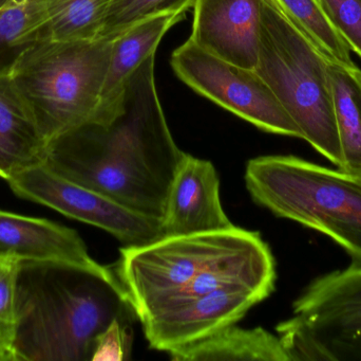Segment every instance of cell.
Listing matches in <instances>:
<instances>
[{
    "instance_id": "obj_6",
    "label": "cell",
    "mask_w": 361,
    "mask_h": 361,
    "mask_svg": "<svg viewBox=\"0 0 361 361\" xmlns=\"http://www.w3.org/2000/svg\"><path fill=\"white\" fill-rule=\"evenodd\" d=\"M260 235L228 230L164 237L124 247L114 269L137 316L152 303L184 288L231 256L262 243Z\"/></svg>"
},
{
    "instance_id": "obj_9",
    "label": "cell",
    "mask_w": 361,
    "mask_h": 361,
    "mask_svg": "<svg viewBox=\"0 0 361 361\" xmlns=\"http://www.w3.org/2000/svg\"><path fill=\"white\" fill-rule=\"evenodd\" d=\"M8 184L16 196L103 229L125 247L146 245L165 237L160 220L137 213L101 193L53 173L44 165L18 174Z\"/></svg>"
},
{
    "instance_id": "obj_8",
    "label": "cell",
    "mask_w": 361,
    "mask_h": 361,
    "mask_svg": "<svg viewBox=\"0 0 361 361\" xmlns=\"http://www.w3.org/2000/svg\"><path fill=\"white\" fill-rule=\"evenodd\" d=\"M171 67L192 90L267 133L302 139L269 85L256 70L219 59L187 40L171 55Z\"/></svg>"
},
{
    "instance_id": "obj_26",
    "label": "cell",
    "mask_w": 361,
    "mask_h": 361,
    "mask_svg": "<svg viewBox=\"0 0 361 361\" xmlns=\"http://www.w3.org/2000/svg\"><path fill=\"white\" fill-rule=\"evenodd\" d=\"M0 6H1V4H0Z\"/></svg>"
},
{
    "instance_id": "obj_12",
    "label": "cell",
    "mask_w": 361,
    "mask_h": 361,
    "mask_svg": "<svg viewBox=\"0 0 361 361\" xmlns=\"http://www.w3.org/2000/svg\"><path fill=\"white\" fill-rule=\"evenodd\" d=\"M161 222L165 237L235 228L223 210L220 180L210 161L184 153Z\"/></svg>"
},
{
    "instance_id": "obj_20",
    "label": "cell",
    "mask_w": 361,
    "mask_h": 361,
    "mask_svg": "<svg viewBox=\"0 0 361 361\" xmlns=\"http://www.w3.org/2000/svg\"><path fill=\"white\" fill-rule=\"evenodd\" d=\"M329 61L352 65L351 48L318 0H274Z\"/></svg>"
},
{
    "instance_id": "obj_13",
    "label": "cell",
    "mask_w": 361,
    "mask_h": 361,
    "mask_svg": "<svg viewBox=\"0 0 361 361\" xmlns=\"http://www.w3.org/2000/svg\"><path fill=\"white\" fill-rule=\"evenodd\" d=\"M185 15L186 12L157 15L135 23L114 37L101 102L90 123L107 124L120 114L133 76L152 55L156 54L165 34L183 20Z\"/></svg>"
},
{
    "instance_id": "obj_25",
    "label": "cell",
    "mask_w": 361,
    "mask_h": 361,
    "mask_svg": "<svg viewBox=\"0 0 361 361\" xmlns=\"http://www.w3.org/2000/svg\"><path fill=\"white\" fill-rule=\"evenodd\" d=\"M2 1H4V0H0V4H1Z\"/></svg>"
},
{
    "instance_id": "obj_16",
    "label": "cell",
    "mask_w": 361,
    "mask_h": 361,
    "mask_svg": "<svg viewBox=\"0 0 361 361\" xmlns=\"http://www.w3.org/2000/svg\"><path fill=\"white\" fill-rule=\"evenodd\" d=\"M175 361H288L278 335L233 324L207 338L169 352Z\"/></svg>"
},
{
    "instance_id": "obj_15",
    "label": "cell",
    "mask_w": 361,
    "mask_h": 361,
    "mask_svg": "<svg viewBox=\"0 0 361 361\" xmlns=\"http://www.w3.org/2000/svg\"><path fill=\"white\" fill-rule=\"evenodd\" d=\"M46 140L19 93L12 70H0V178L12 179L44 165Z\"/></svg>"
},
{
    "instance_id": "obj_22",
    "label": "cell",
    "mask_w": 361,
    "mask_h": 361,
    "mask_svg": "<svg viewBox=\"0 0 361 361\" xmlns=\"http://www.w3.org/2000/svg\"><path fill=\"white\" fill-rule=\"evenodd\" d=\"M20 259L0 256V361H17L16 288Z\"/></svg>"
},
{
    "instance_id": "obj_4",
    "label": "cell",
    "mask_w": 361,
    "mask_h": 361,
    "mask_svg": "<svg viewBox=\"0 0 361 361\" xmlns=\"http://www.w3.org/2000/svg\"><path fill=\"white\" fill-rule=\"evenodd\" d=\"M114 38L42 40L12 66L13 78L47 143L90 123L101 102Z\"/></svg>"
},
{
    "instance_id": "obj_19",
    "label": "cell",
    "mask_w": 361,
    "mask_h": 361,
    "mask_svg": "<svg viewBox=\"0 0 361 361\" xmlns=\"http://www.w3.org/2000/svg\"><path fill=\"white\" fill-rule=\"evenodd\" d=\"M44 0H4L0 6V70L12 68L19 55L39 40Z\"/></svg>"
},
{
    "instance_id": "obj_3",
    "label": "cell",
    "mask_w": 361,
    "mask_h": 361,
    "mask_svg": "<svg viewBox=\"0 0 361 361\" xmlns=\"http://www.w3.org/2000/svg\"><path fill=\"white\" fill-rule=\"evenodd\" d=\"M245 184L255 203L278 218L331 237L361 266V177L290 155L250 159Z\"/></svg>"
},
{
    "instance_id": "obj_11",
    "label": "cell",
    "mask_w": 361,
    "mask_h": 361,
    "mask_svg": "<svg viewBox=\"0 0 361 361\" xmlns=\"http://www.w3.org/2000/svg\"><path fill=\"white\" fill-rule=\"evenodd\" d=\"M262 0H195L189 40L246 69L258 65Z\"/></svg>"
},
{
    "instance_id": "obj_5",
    "label": "cell",
    "mask_w": 361,
    "mask_h": 361,
    "mask_svg": "<svg viewBox=\"0 0 361 361\" xmlns=\"http://www.w3.org/2000/svg\"><path fill=\"white\" fill-rule=\"evenodd\" d=\"M256 72L275 93L302 139L335 167L343 165L329 59L274 0H262Z\"/></svg>"
},
{
    "instance_id": "obj_14",
    "label": "cell",
    "mask_w": 361,
    "mask_h": 361,
    "mask_svg": "<svg viewBox=\"0 0 361 361\" xmlns=\"http://www.w3.org/2000/svg\"><path fill=\"white\" fill-rule=\"evenodd\" d=\"M0 256H14L21 261L71 263L95 271L108 269L91 258L86 244L74 229L2 210Z\"/></svg>"
},
{
    "instance_id": "obj_18",
    "label": "cell",
    "mask_w": 361,
    "mask_h": 361,
    "mask_svg": "<svg viewBox=\"0 0 361 361\" xmlns=\"http://www.w3.org/2000/svg\"><path fill=\"white\" fill-rule=\"evenodd\" d=\"M112 4L114 0H44L38 42L99 37Z\"/></svg>"
},
{
    "instance_id": "obj_1",
    "label": "cell",
    "mask_w": 361,
    "mask_h": 361,
    "mask_svg": "<svg viewBox=\"0 0 361 361\" xmlns=\"http://www.w3.org/2000/svg\"><path fill=\"white\" fill-rule=\"evenodd\" d=\"M154 63L156 54L139 68L114 120L87 123L49 142L44 165L137 213L162 220L184 152L161 106Z\"/></svg>"
},
{
    "instance_id": "obj_23",
    "label": "cell",
    "mask_w": 361,
    "mask_h": 361,
    "mask_svg": "<svg viewBox=\"0 0 361 361\" xmlns=\"http://www.w3.org/2000/svg\"><path fill=\"white\" fill-rule=\"evenodd\" d=\"M329 19L361 59V0H318Z\"/></svg>"
},
{
    "instance_id": "obj_2",
    "label": "cell",
    "mask_w": 361,
    "mask_h": 361,
    "mask_svg": "<svg viewBox=\"0 0 361 361\" xmlns=\"http://www.w3.org/2000/svg\"><path fill=\"white\" fill-rule=\"evenodd\" d=\"M16 309L17 361H91L114 320L137 318L114 269L50 261H20Z\"/></svg>"
},
{
    "instance_id": "obj_10",
    "label": "cell",
    "mask_w": 361,
    "mask_h": 361,
    "mask_svg": "<svg viewBox=\"0 0 361 361\" xmlns=\"http://www.w3.org/2000/svg\"><path fill=\"white\" fill-rule=\"evenodd\" d=\"M264 299L248 288H221L147 316L141 324L149 347L169 354L237 324Z\"/></svg>"
},
{
    "instance_id": "obj_24",
    "label": "cell",
    "mask_w": 361,
    "mask_h": 361,
    "mask_svg": "<svg viewBox=\"0 0 361 361\" xmlns=\"http://www.w3.org/2000/svg\"><path fill=\"white\" fill-rule=\"evenodd\" d=\"M133 345L131 322L114 320L95 341L92 360H128Z\"/></svg>"
},
{
    "instance_id": "obj_21",
    "label": "cell",
    "mask_w": 361,
    "mask_h": 361,
    "mask_svg": "<svg viewBox=\"0 0 361 361\" xmlns=\"http://www.w3.org/2000/svg\"><path fill=\"white\" fill-rule=\"evenodd\" d=\"M195 0H114L99 37L114 38L140 21L165 13L187 12Z\"/></svg>"
},
{
    "instance_id": "obj_7",
    "label": "cell",
    "mask_w": 361,
    "mask_h": 361,
    "mask_svg": "<svg viewBox=\"0 0 361 361\" xmlns=\"http://www.w3.org/2000/svg\"><path fill=\"white\" fill-rule=\"evenodd\" d=\"M278 324L288 361H361V266L314 279Z\"/></svg>"
},
{
    "instance_id": "obj_17",
    "label": "cell",
    "mask_w": 361,
    "mask_h": 361,
    "mask_svg": "<svg viewBox=\"0 0 361 361\" xmlns=\"http://www.w3.org/2000/svg\"><path fill=\"white\" fill-rule=\"evenodd\" d=\"M335 118L341 142V170L361 177V70L355 64L329 61Z\"/></svg>"
}]
</instances>
